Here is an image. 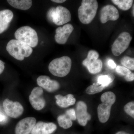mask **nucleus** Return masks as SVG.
Here are the masks:
<instances>
[{"mask_svg": "<svg viewBox=\"0 0 134 134\" xmlns=\"http://www.w3.org/2000/svg\"><path fill=\"white\" fill-rule=\"evenodd\" d=\"M7 120V117L5 115L0 113V122H4Z\"/></svg>", "mask_w": 134, "mask_h": 134, "instance_id": "31", "label": "nucleus"}, {"mask_svg": "<svg viewBox=\"0 0 134 134\" xmlns=\"http://www.w3.org/2000/svg\"><path fill=\"white\" fill-rule=\"evenodd\" d=\"M5 69L4 63L2 61L0 60V75L3 72Z\"/></svg>", "mask_w": 134, "mask_h": 134, "instance_id": "30", "label": "nucleus"}, {"mask_svg": "<svg viewBox=\"0 0 134 134\" xmlns=\"http://www.w3.org/2000/svg\"><path fill=\"white\" fill-rule=\"evenodd\" d=\"M65 113L71 119L72 121L75 120L76 119L75 111L74 109H70L67 110Z\"/></svg>", "mask_w": 134, "mask_h": 134, "instance_id": "27", "label": "nucleus"}, {"mask_svg": "<svg viewBox=\"0 0 134 134\" xmlns=\"http://www.w3.org/2000/svg\"><path fill=\"white\" fill-rule=\"evenodd\" d=\"M74 30L73 25L70 24H65L62 27H58L55 30L54 36L56 43L60 44H65Z\"/></svg>", "mask_w": 134, "mask_h": 134, "instance_id": "13", "label": "nucleus"}, {"mask_svg": "<svg viewBox=\"0 0 134 134\" xmlns=\"http://www.w3.org/2000/svg\"><path fill=\"white\" fill-rule=\"evenodd\" d=\"M7 2L13 7L22 10L29 9L32 5L31 0H8Z\"/></svg>", "mask_w": 134, "mask_h": 134, "instance_id": "19", "label": "nucleus"}, {"mask_svg": "<svg viewBox=\"0 0 134 134\" xmlns=\"http://www.w3.org/2000/svg\"><path fill=\"white\" fill-rule=\"evenodd\" d=\"M3 107L6 114L12 118H17L23 114L24 108L19 102H13L8 99L3 102Z\"/></svg>", "mask_w": 134, "mask_h": 134, "instance_id": "10", "label": "nucleus"}, {"mask_svg": "<svg viewBox=\"0 0 134 134\" xmlns=\"http://www.w3.org/2000/svg\"><path fill=\"white\" fill-rule=\"evenodd\" d=\"M107 65L110 68L114 69L116 67V65L112 59H110L107 62Z\"/></svg>", "mask_w": 134, "mask_h": 134, "instance_id": "28", "label": "nucleus"}, {"mask_svg": "<svg viewBox=\"0 0 134 134\" xmlns=\"http://www.w3.org/2000/svg\"><path fill=\"white\" fill-rule=\"evenodd\" d=\"M115 134H129L128 133H126L125 132H123V131H120V132H117Z\"/></svg>", "mask_w": 134, "mask_h": 134, "instance_id": "33", "label": "nucleus"}, {"mask_svg": "<svg viewBox=\"0 0 134 134\" xmlns=\"http://www.w3.org/2000/svg\"><path fill=\"white\" fill-rule=\"evenodd\" d=\"M48 19L56 25H63L71 21V15L69 10L62 6L52 8L47 13Z\"/></svg>", "mask_w": 134, "mask_h": 134, "instance_id": "6", "label": "nucleus"}, {"mask_svg": "<svg viewBox=\"0 0 134 134\" xmlns=\"http://www.w3.org/2000/svg\"><path fill=\"white\" fill-rule=\"evenodd\" d=\"M119 17V11L113 5H106L100 10V19L102 23H105L109 21H116Z\"/></svg>", "mask_w": 134, "mask_h": 134, "instance_id": "12", "label": "nucleus"}, {"mask_svg": "<svg viewBox=\"0 0 134 134\" xmlns=\"http://www.w3.org/2000/svg\"><path fill=\"white\" fill-rule=\"evenodd\" d=\"M112 2L117 5L120 9L123 10H129L133 5V0H112Z\"/></svg>", "mask_w": 134, "mask_h": 134, "instance_id": "22", "label": "nucleus"}, {"mask_svg": "<svg viewBox=\"0 0 134 134\" xmlns=\"http://www.w3.org/2000/svg\"><path fill=\"white\" fill-rule=\"evenodd\" d=\"M121 63L124 67L130 70H134V59L128 56L122 57L121 60Z\"/></svg>", "mask_w": 134, "mask_h": 134, "instance_id": "24", "label": "nucleus"}, {"mask_svg": "<svg viewBox=\"0 0 134 134\" xmlns=\"http://www.w3.org/2000/svg\"><path fill=\"white\" fill-rule=\"evenodd\" d=\"M115 79L114 75L109 74L107 75L100 76L98 78V83L103 86L104 88L108 86L110 83L113 82Z\"/></svg>", "mask_w": 134, "mask_h": 134, "instance_id": "21", "label": "nucleus"}, {"mask_svg": "<svg viewBox=\"0 0 134 134\" xmlns=\"http://www.w3.org/2000/svg\"><path fill=\"white\" fill-rule=\"evenodd\" d=\"M72 63V60L68 56L56 58L50 62L48 65V70L54 76L63 77L69 74Z\"/></svg>", "mask_w": 134, "mask_h": 134, "instance_id": "4", "label": "nucleus"}, {"mask_svg": "<svg viewBox=\"0 0 134 134\" xmlns=\"http://www.w3.org/2000/svg\"><path fill=\"white\" fill-rule=\"evenodd\" d=\"M57 126L53 122L39 121L32 130L31 134H51L57 129Z\"/></svg>", "mask_w": 134, "mask_h": 134, "instance_id": "16", "label": "nucleus"}, {"mask_svg": "<svg viewBox=\"0 0 134 134\" xmlns=\"http://www.w3.org/2000/svg\"><path fill=\"white\" fill-rule=\"evenodd\" d=\"M58 121L60 126L64 129L69 128L73 125L72 120L65 113L58 117Z\"/></svg>", "mask_w": 134, "mask_h": 134, "instance_id": "20", "label": "nucleus"}, {"mask_svg": "<svg viewBox=\"0 0 134 134\" xmlns=\"http://www.w3.org/2000/svg\"><path fill=\"white\" fill-rule=\"evenodd\" d=\"M99 54L94 50H91L88 52L87 58L83 60L82 64L86 67L90 73L93 74L100 72L103 67V62L99 59Z\"/></svg>", "mask_w": 134, "mask_h": 134, "instance_id": "7", "label": "nucleus"}, {"mask_svg": "<svg viewBox=\"0 0 134 134\" xmlns=\"http://www.w3.org/2000/svg\"><path fill=\"white\" fill-rule=\"evenodd\" d=\"M14 35L17 40L25 43L30 47H35L38 44L37 34L34 29L30 26L20 27L16 31Z\"/></svg>", "mask_w": 134, "mask_h": 134, "instance_id": "5", "label": "nucleus"}, {"mask_svg": "<svg viewBox=\"0 0 134 134\" xmlns=\"http://www.w3.org/2000/svg\"><path fill=\"white\" fill-rule=\"evenodd\" d=\"M13 17L14 14L10 10H0V34L8 29Z\"/></svg>", "mask_w": 134, "mask_h": 134, "instance_id": "17", "label": "nucleus"}, {"mask_svg": "<svg viewBox=\"0 0 134 134\" xmlns=\"http://www.w3.org/2000/svg\"><path fill=\"white\" fill-rule=\"evenodd\" d=\"M104 88L97 82L94 83L92 85L88 86L86 90L87 94L93 95L101 92Z\"/></svg>", "mask_w": 134, "mask_h": 134, "instance_id": "23", "label": "nucleus"}, {"mask_svg": "<svg viewBox=\"0 0 134 134\" xmlns=\"http://www.w3.org/2000/svg\"><path fill=\"white\" fill-rule=\"evenodd\" d=\"M132 37L130 34L123 32L114 41L111 47L112 53L115 56H119L128 48Z\"/></svg>", "mask_w": 134, "mask_h": 134, "instance_id": "8", "label": "nucleus"}, {"mask_svg": "<svg viewBox=\"0 0 134 134\" xmlns=\"http://www.w3.org/2000/svg\"><path fill=\"white\" fill-rule=\"evenodd\" d=\"M6 49L10 55L19 61L23 60L25 58L29 57L33 52L30 46L16 39L10 40Z\"/></svg>", "mask_w": 134, "mask_h": 134, "instance_id": "2", "label": "nucleus"}, {"mask_svg": "<svg viewBox=\"0 0 134 134\" xmlns=\"http://www.w3.org/2000/svg\"><path fill=\"white\" fill-rule=\"evenodd\" d=\"M124 111L127 114L134 118V103L133 101L129 102L124 107Z\"/></svg>", "mask_w": 134, "mask_h": 134, "instance_id": "25", "label": "nucleus"}, {"mask_svg": "<svg viewBox=\"0 0 134 134\" xmlns=\"http://www.w3.org/2000/svg\"><path fill=\"white\" fill-rule=\"evenodd\" d=\"M125 79L127 81H132L134 80V73H131L129 75L125 76Z\"/></svg>", "mask_w": 134, "mask_h": 134, "instance_id": "29", "label": "nucleus"}, {"mask_svg": "<svg viewBox=\"0 0 134 134\" xmlns=\"http://www.w3.org/2000/svg\"><path fill=\"white\" fill-rule=\"evenodd\" d=\"M56 99V103L60 107L66 108L74 104L76 102V99L72 94H69L65 96L61 95H56L55 96Z\"/></svg>", "mask_w": 134, "mask_h": 134, "instance_id": "18", "label": "nucleus"}, {"mask_svg": "<svg viewBox=\"0 0 134 134\" xmlns=\"http://www.w3.org/2000/svg\"><path fill=\"white\" fill-rule=\"evenodd\" d=\"M37 83L39 87L49 92L57 91L60 88V84L55 80H52L47 76L41 75L37 79Z\"/></svg>", "mask_w": 134, "mask_h": 134, "instance_id": "15", "label": "nucleus"}, {"mask_svg": "<svg viewBox=\"0 0 134 134\" xmlns=\"http://www.w3.org/2000/svg\"><path fill=\"white\" fill-rule=\"evenodd\" d=\"M115 94L112 92H107L101 96L100 100L102 103L97 108L98 119L100 122L105 123L108 121L112 106L115 103Z\"/></svg>", "mask_w": 134, "mask_h": 134, "instance_id": "3", "label": "nucleus"}, {"mask_svg": "<svg viewBox=\"0 0 134 134\" xmlns=\"http://www.w3.org/2000/svg\"><path fill=\"white\" fill-rule=\"evenodd\" d=\"M76 119L81 126H86L87 122L91 119V115L87 112V107L86 103L80 101L77 104L75 111Z\"/></svg>", "mask_w": 134, "mask_h": 134, "instance_id": "14", "label": "nucleus"}, {"mask_svg": "<svg viewBox=\"0 0 134 134\" xmlns=\"http://www.w3.org/2000/svg\"><path fill=\"white\" fill-rule=\"evenodd\" d=\"M52 2L58 3H62L66 1V0H52Z\"/></svg>", "mask_w": 134, "mask_h": 134, "instance_id": "32", "label": "nucleus"}, {"mask_svg": "<svg viewBox=\"0 0 134 134\" xmlns=\"http://www.w3.org/2000/svg\"><path fill=\"white\" fill-rule=\"evenodd\" d=\"M116 71L119 74L124 76H126L132 73L130 70L121 66H117L116 67Z\"/></svg>", "mask_w": 134, "mask_h": 134, "instance_id": "26", "label": "nucleus"}, {"mask_svg": "<svg viewBox=\"0 0 134 134\" xmlns=\"http://www.w3.org/2000/svg\"><path fill=\"white\" fill-rule=\"evenodd\" d=\"M36 118L28 117L21 120L15 129V134H30L36 123Z\"/></svg>", "mask_w": 134, "mask_h": 134, "instance_id": "11", "label": "nucleus"}, {"mask_svg": "<svg viewBox=\"0 0 134 134\" xmlns=\"http://www.w3.org/2000/svg\"><path fill=\"white\" fill-rule=\"evenodd\" d=\"M98 5L96 0H83L78 9L79 21L84 24L91 23L96 16Z\"/></svg>", "mask_w": 134, "mask_h": 134, "instance_id": "1", "label": "nucleus"}, {"mask_svg": "<svg viewBox=\"0 0 134 134\" xmlns=\"http://www.w3.org/2000/svg\"><path fill=\"white\" fill-rule=\"evenodd\" d=\"M43 89L39 86L35 87L32 91L29 97V101L32 107L37 111L43 109L46 105L43 98Z\"/></svg>", "mask_w": 134, "mask_h": 134, "instance_id": "9", "label": "nucleus"}]
</instances>
